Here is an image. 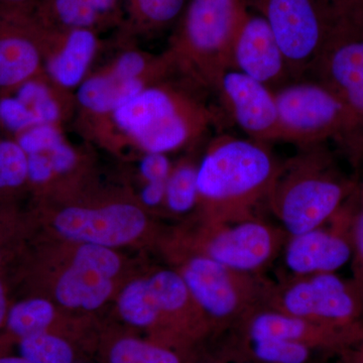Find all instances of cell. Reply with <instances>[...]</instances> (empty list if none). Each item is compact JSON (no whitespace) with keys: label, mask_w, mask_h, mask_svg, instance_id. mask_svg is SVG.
Segmentation results:
<instances>
[{"label":"cell","mask_w":363,"mask_h":363,"mask_svg":"<svg viewBox=\"0 0 363 363\" xmlns=\"http://www.w3.org/2000/svg\"><path fill=\"white\" fill-rule=\"evenodd\" d=\"M205 91L174 72L143 88L85 136L107 147L169 155L194 145L216 123Z\"/></svg>","instance_id":"1"},{"label":"cell","mask_w":363,"mask_h":363,"mask_svg":"<svg viewBox=\"0 0 363 363\" xmlns=\"http://www.w3.org/2000/svg\"><path fill=\"white\" fill-rule=\"evenodd\" d=\"M267 143L219 135L198 164L197 187L204 221L228 223L257 216L281 162Z\"/></svg>","instance_id":"2"},{"label":"cell","mask_w":363,"mask_h":363,"mask_svg":"<svg viewBox=\"0 0 363 363\" xmlns=\"http://www.w3.org/2000/svg\"><path fill=\"white\" fill-rule=\"evenodd\" d=\"M325 143L298 147L297 155L281 162L267 196L288 236L328 223L357 192V179L341 171Z\"/></svg>","instance_id":"3"},{"label":"cell","mask_w":363,"mask_h":363,"mask_svg":"<svg viewBox=\"0 0 363 363\" xmlns=\"http://www.w3.org/2000/svg\"><path fill=\"white\" fill-rule=\"evenodd\" d=\"M250 11L248 0H189L164 51L177 72L215 91L231 70L234 40Z\"/></svg>","instance_id":"4"},{"label":"cell","mask_w":363,"mask_h":363,"mask_svg":"<svg viewBox=\"0 0 363 363\" xmlns=\"http://www.w3.org/2000/svg\"><path fill=\"white\" fill-rule=\"evenodd\" d=\"M123 45L106 65L91 72L74 94L78 128L84 135L150 83L176 72L166 52L155 55L131 43Z\"/></svg>","instance_id":"5"},{"label":"cell","mask_w":363,"mask_h":363,"mask_svg":"<svg viewBox=\"0 0 363 363\" xmlns=\"http://www.w3.org/2000/svg\"><path fill=\"white\" fill-rule=\"evenodd\" d=\"M178 272L212 328L225 330L267 307L274 285L259 274L235 271L204 255H189Z\"/></svg>","instance_id":"6"},{"label":"cell","mask_w":363,"mask_h":363,"mask_svg":"<svg viewBox=\"0 0 363 363\" xmlns=\"http://www.w3.org/2000/svg\"><path fill=\"white\" fill-rule=\"evenodd\" d=\"M310 73L345 106L350 131L340 150L359 171L363 164V21L336 23Z\"/></svg>","instance_id":"7"},{"label":"cell","mask_w":363,"mask_h":363,"mask_svg":"<svg viewBox=\"0 0 363 363\" xmlns=\"http://www.w3.org/2000/svg\"><path fill=\"white\" fill-rule=\"evenodd\" d=\"M274 95L281 140L298 147L333 140L339 149L342 147L350 131V117L330 88L316 79H298L274 90Z\"/></svg>","instance_id":"8"},{"label":"cell","mask_w":363,"mask_h":363,"mask_svg":"<svg viewBox=\"0 0 363 363\" xmlns=\"http://www.w3.org/2000/svg\"><path fill=\"white\" fill-rule=\"evenodd\" d=\"M267 307L335 328L363 327V306L357 289L335 272L293 277L274 284Z\"/></svg>","instance_id":"9"},{"label":"cell","mask_w":363,"mask_h":363,"mask_svg":"<svg viewBox=\"0 0 363 363\" xmlns=\"http://www.w3.org/2000/svg\"><path fill=\"white\" fill-rule=\"evenodd\" d=\"M269 23L293 81L304 78L334 25L318 0H248Z\"/></svg>","instance_id":"10"},{"label":"cell","mask_w":363,"mask_h":363,"mask_svg":"<svg viewBox=\"0 0 363 363\" xmlns=\"http://www.w3.org/2000/svg\"><path fill=\"white\" fill-rule=\"evenodd\" d=\"M117 308L124 321L133 326L150 327L169 320L200 332L212 328L181 274L172 269L131 281L119 296Z\"/></svg>","instance_id":"11"},{"label":"cell","mask_w":363,"mask_h":363,"mask_svg":"<svg viewBox=\"0 0 363 363\" xmlns=\"http://www.w3.org/2000/svg\"><path fill=\"white\" fill-rule=\"evenodd\" d=\"M288 234L259 216L217 223L204 221L195 252L227 267L259 274L283 250Z\"/></svg>","instance_id":"12"},{"label":"cell","mask_w":363,"mask_h":363,"mask_svg":"<svg viewBox=\"0 0 363 363\" xmlns=\"http://www.w3.org/2000/svg\"><path fill=\"white\" fill-rule=\"evenodd\" d=\"M54 225L68 240L112 248L140 238L147 228V218L138 205L116 201L64 208L55 217Z\"/></svg>","instance_id":"13"},{"label":"cell","mask_w":363,"mask_h":363,"mask_svg":"<svg viewBox=\"0 0 363 363\" xmlns=\"http://www.w3.org/2000/svg\"><path fill=\"white\" fill-rule=\"evenodd\" d=\"M74 114V94L52 84L44 73L0 93V131L9 138L44 124L64 126Z\"/></svg>","instance_id":"14"},{"label":"cell","mask_w":363,"mask_h":363,"mask_svg":"<svg viewBox=\"0 0 363 363\" xmlns=\"http://www.w3.org/2000/svg\"><path fill=\"white\" fill-rule=\"evenodd\" d=\"M45 33L35 9L0 6V93L43 73Z\"/></svg>","instance_id":"15"},{"label":"cell","mask_w":363,"mask_h":363,"mask_svg":"<svg viewBox=\"0 0 363 363\" xmlns=\"http://www.w3.org/2000/svg\"><path fill=\"white\" fill-rule=\"evenodd\" d=\"M351 198L328 222L329 226L326 223L307 233L288 236L284 260L293 277L335 272L350 262Z\"/></svg>","instance_id":"16"},{"label":"cell","mask_w":363,"mask_h":363,"mask_svg":"<svg viewBox=\"0 0 363 363\" xmlns=\"http://www.w3.org/2000/svg\"><path fill=\"white\" fill-rule=\"evenodd\" d=\"M121 267V259L111 248L82 243L60 277L55 297L70 309H98L111 297Z\"/></svg>","instance_id":"17"},{"label":"cell","mask_w":363,"mask_h":363,"mask_svg":"<svg viewBox=\"0 0 363 363\" xmlns=\"http://www.w3.org/2000/svg\"><path fill=\"white\" fill-rule=\"evenodd\" d=\"M236 329L240 337L281 339L303 344L326 355L340 354L363 336V327L335 328L269 307L253 312Z\"/></svg>","instance_id":"18"},{"label":"cell","mask_w":363,"mask_h":363,"mask_svg":"<svg viewBox=\"0 0 363 363\" xmlns=\"http://www.w3.org/2000/svg\"><path fill=\"white\" fill-rule=\"evenodd\" d=\"M215 92L227 113L248 138L266 143L281 140L274 91L231 69L222 76Z\"/></svg>","instance_id":"19"},{"label":"cell","mask_w":363,"mask_h":363,"mask_svg":"<svg viewBox=\"0 0 363 363\" xmlns=\"http://www.w3.org/2000/svg\"><path fill=\"white\" fill-rule=\"evenodd\" d=\"M231 69L272 91L293 81L269 23L260 14L250 11L234 40Z\"/></svg>","instance_id":"20"},{"label":"cell","mask_w":363,"mask_h":363,"mask_svg":"<svg viewBox=\"0 0 363 363\" xmlns=\"http://www.w3.org/2000/svg\"><path fill=\"white\" fill-rule=\"evenodd\" d=\"M101 45L97 30L47 28L43 73L60 89L75 94L76 90L92 72Z\"/></svg>","instance_id":"21"},{"label":"cell","mask_w":363,"mask_h":363,"mask_svg":"<svg viewBox=\"0 0 363 363\" xmlns=\"http://www.w3.org/2000/svg\"><path fill=\"white\" fill-rule=\"evenodd\" d=\"M13 138L26 155L28 187L35 190H45L80 164V152L64 133V126H35Z\"/></svg>","instance_id":"22"},{"label":"cell","mask_w":363,"mask_h":363,"mask_svg":"<svg viewBox=\"0 0 363 363\" xmlns=\"http://www.w3.org/2000/svg\"><path fill=\"white\" fill-rule=\"evenodd\" d=\"M35 14L50 30L88 28L100 32L121 25L123 0H39Z\"/></svg>","instance_id":"23"},{"label":"cell","mask_w":363,"mask_h":363,"mask_svg":"<svg viewBox=\"0 0 363 363\" xmlns=\"http://www.w3.org/2000/svg\"><path fill=\"white\" fill-rule=\"evenodd\" d=\"M189 0H123L121 40L130 43L177 25Z\"/></svg>","instance_id":"24"},{"label":"cell","mask_w":363,"mask_h":363,"mask_svg":"<svg viewBox=\"0 0 363 363\" xmlns=\"http://www.w3.org/2000/svg\"><path fill=\"white\" fill-rule=\"evenodd\" d=\"M236 348L255 363H315L324 353L303 344L276 338H242Z\"/></svg>","instance_id":"25"},{"label":"cell","mask_w":363,"mask_h":363,"mask_svg":"<svg viewBox=\"0 0 363 363\" xmlns=\"http://www.w3.org/2000/svg\"><path fill=\"white\" fill-rule=\"evenodd\" d=\"M55 317V308L44 298H28L9 307L6 320L9 331L20 339L47 332Z\"/></svg>","instance_id":"26"},{"label":"cell","mask_w":363,"mask_h":363,"mask_svg":"<svg viewBox=\"0 0 363 363\" xmlns=\"http://www.w3.org/2000/svg\"><path fill=\"white\" fill-rule=\"evenodd\" d=\"M197 173L198 164L189 160H183L173 167L167 182L164 203L169 212L187 214L198 206Z\"/></svg>","instance_id":"27"},{"label":"cell","mask_w":363,"mask_h":363,"mask_svg":"<svg viewBox=\"0 0 363 363\" xmlns=\"http://www.w3.org/2000/svg\"><path fill=\"white\" fill-rule=\"evenodd\" d=\"M28 187V166L23 149L0 131V200L9 199Z\"/></svg>","instance_id":"28"},{"label":"cell","mask_w":363,"mask_h":363,"mask_svg":"<svg viewBox=\"0 0 363 363\" xmlns=\"http://www.w3.org/2000/svg\"><path fill=\"white\" fill-rule=\"evenodd\" d=\"M111 363H182L173 350L133 338L117 341L109 354Z\"/></svg>","instance_id":"29"},{"label":"cell","mask_w":363,"mask_h":363,"mask_svg":"<svg viewBox=\"0 0 363 363\" xmlns=\"http://www.w3.org/2000/svg\"><path fill=\"white\" fill-rule=\"evenodd\" d=\"M21 357L33 363H72L74 353L64 339L43 332L21 339Z\"/></svg>","instance_id":"30"},{"label":"cell","mask_w":363,"mask_h":363,"mask_svg":"<svg viewBox=\"0 0 363 363\" xmlns=\"http://www.w3.org/2000/svg\"><path fill=\"white\" fill-rule=\"evenodd\" d=\"M352 247V274L351 279L357 289L363 306V207L358 203L357 192L351 198L350 227Z\"/></svg>","instance_id":"31"},{"label":"cell","mask_w":363,"mask_h":363,"mask_svg":"<svg viewBox=\"0 0 363 363\" xmlns=\"http://www.w3.org/2000/svg\"><path fill=\"white\" fill-rule=\"evenodd\" d=\"M173 164L168 155L160 152H145L138 164L140 175L147 184H167L171 175Z\"/></svg>","instance_id":"32"},{"label":"cell","mask_w":363,"mask_h":363,"mask_svg":"<svg viewBox=\"0 0 363 363\" xmlns=\"http://www.w3.org/2000/svg\"><path fill=\"white\" fill-rule=\"evenodd\" d=\"M334 25L363 21V0H318Z\"/></svg>","instance_id":"33"},{"label":"cell","mask_w":363,"mask_h":363,"mask_svg":"<svg viewBox=\"0 0 363 363\" xmlns=\"http://www.w3.org/2000/svg\"><path fill=\"white\" fill-rule=\"evenodd\" d=\"M341 363H363V336L338 355Z\"/></svg>","instance_id":"34"},{"label":"cell","mask_w":363,"mask_h":363,"mask_svg":"<svg viewBox=\"0 0 363 363\" xmlns=\"http://www.w3.org/2000/svg\"><path fill=\"white\" fill-rule=\"evenodd\" d=\"M196 363H255L252 360L248 359L247 357L242 354L235 346L225 348V354L217 359L211 360V362H200Z\"/></svg>","instance_id":"35"},{"label":"cell","mask_w":363,"mask_h":363,"mask_svg":"<svg viewBox=\"0 0 363 363\" xmlns=\"http://www.w3.org/2000/svg\"><path fill=\"white\" fill-rule=\"evenodd\" d=\"M9 306L7 301V292L4 281L0 277V327L6 324L7 312H9Z\"/></svg>","instance_id":"36"},{"label":"cell","mask_w":363,"mask_h":363,"mask_svg":"<svg viewBox=\"0 0 363 363\" xmlns=\"http://www.w3.org/2000/svg\"><path fill=\"white\" fill-rule=\"evenodd\" d=\"M39 0H0V6L13 9H35Z\"/></svg>","instance_id":"37"},{"label":"cell","mask_w":363,"mask_h":363,"mask_svg":"<svg viewBox=\"0 0 363 363\" xmlns=\"http://www.w3.org/2000/svg\"><path fill=\"white\" fill-rule=\"evenodd\" d=\"M0 363H33L23 357H0Z\"/></svg>","instance_id":"38"},{"label":"cell","mask_w":363,"mask_h":363,"mask_svg":"<svg viewBox=\"0 0 363 363\" xmlns=\"http://www.w3.org/2000/svg\"><path fill=\"white\" fill-rule=\"evenodd\" d=\"M357 197L358 203H359V204L363 207V177L362 180L357 181Z\"/></svg>","instance_id":"39"},{"label":"cell","mask_w":363,"mask_h":363,"mask_svg":"<svg viewBox=\"0 0 363 363\" xmlns=\"http://www.w3.org/2000/svg\"><path fill=\"white\" fill-rule=\"evenodd\" d=\"M1 238H0V267L4 264L6 260V250H4V247L1 245Z\"/></svg>","instance_id":"40"}]
</instances>
